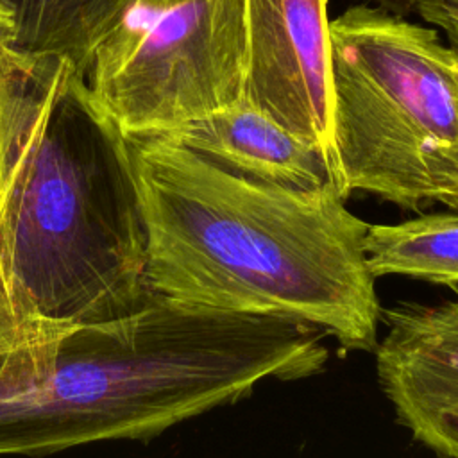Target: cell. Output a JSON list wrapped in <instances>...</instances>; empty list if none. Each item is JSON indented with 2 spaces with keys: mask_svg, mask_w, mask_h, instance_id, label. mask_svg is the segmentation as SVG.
Returning <instances> with one entry per match:
<instances>
[{
  "mask_svg": "<svg viewBox=\"0 0 458 458\" xmlns=\"http://www.w3.org/2000/svg\"><path fill=\"white\" fill-rule=\"evenodd\" d=\"M363 249L372 277L403 274L437 284H458V213L369 224Z\"/></svg>",
  "mask_w": 458,
  "mask_h": 458,
  "instance_id": "cell-9",
  "label": "cell"
},
{
  "mask_svg": "<svg viewBox=\"0 0 458 458\" xmlns=\"http://www.w3.org/2000/svg\"><path fill=\"white\" fill-rule=\"evenodd\" d=\"M243 0H131L86 84L127 138L163 136L242 97Z\"/></svg>",
  "mask_w": 458,
  "mask_h": 458,
  "instance_id": "cell-5",
  "label": "cell"
},
{
  "mask_svg": "<svg viewBox=\"0 0 458 458\" xmlns=\"http://www.w3.org/2000/svg\"><path fill=\"white\" fill-rule=\"evenodd\" d=\"M127 140L84 73L0 48V354L147 306Z\"/></svg>",
  "mask_w": 458,
  "mask_h": 458,
  "instance_id": "cell-1",
  "label": "cell"
},
{
  "mask_svg": "<svg viewBox=\"0 0 458 458\" xmlns=\"http://www.w3.org/2000/svg\"><path fill=\"white\" fill-rule=\"evenodd\" d=\"M326 336L295 318L154 295L120 320L0 354V454L154 438L263 379L322 372Z\"/></svg>",
  "mask_w": 458,
  "mask_h": 458,
  "instance_id": "cell-3",
  "label": "cell"
},
{
  "mask_svg": "<svg viewBox=\"0 0 458 458\" xmlns=\"http://www.w3.org/2000/svg\"><path fill=\"white\" fill-rule=\"evenodd\" d=\"M13 30H14L13 14L7 9V5L0 0V48L9 47V43L13 39Z\"/></svg>",
  "mask_w": 458,
  "mask_h": 458,
  "instance_id": "cell-14",
  "label": "cell"
},
{
  "mask_svg": "<svg viewBox=\"0 0 458 458\" xmlns=\"http://www.w3.org/2000/svg\"><path fill=\"white\" fill-rule=\"evenodd\" d=\"M413 13L444 32L449 47L458 54V0H422Z\"/></svg>",
  "mask_w": 458,
  "mask_h": 458,
  "instance_id": "cell-12",
  "label": "cell"
},
{
  "mask_svg": "<svg viewBox=\"0 0 458 458\" xmlns=\"http://www.w3.org/2000/svg\"><path fill=\"white\" fill-rule=\"evenodd\" d=\"M361 4H369L374 7H379L386 13H392L395 16H408L415 11V7L422 2V0H360Z\"/></svg>",
  "mask_w": 458,
  "mask_h": 458,
  "instance_id": "cell-13",
  "label": "cell"
},
{
  "mask_svg": "<svg viewBox=\"0 0 458 458\" xmlns=\"http://www.w3.org/2000/svg\"><path fill=\"white\" fill-rule=\"evenodd\" d=\"M383 392L417 440L458 458V377L426 367L376 358Z\"/></svg>",
  "mask_w": 458,
  "mask_h": 458,
  "instance_id": "cell-10",
  "label": "cell"
},
{
  "mask_svg": "<svg viewBox=\"0 0 458 458\" xmlns=\"http://www.w3.org/2000/svg\"><path fill=\"white\" fill-rule=\"evenodd\" d=\"M242 97L318 145L333 166L327 0H243Z\"/></svg>",
  "mask_w": 458,
  "mask_h": 458,
  "instance_id": "cell-6",
  "label": "cell"
},
{
  "mask_svg": "<svg viewBox=\"0 0 458 458\" xmlns=\"http://www.w3.org/2000/svg\"><path fill=\"white\" fill-rule=\"evenodd\" d=\"M154 295L295 318L347 351H374L383 315L369 224L335 184L290 188L231 174L168 136L127 138Z\"/></svg>",
  "mask_w": 458,
  "mask_h": 458,
  "instance_id": "cell-2",
  "label": "cell"
},
{
  "mask_svg": "<svg viewBox=\"0 0 458 458\" xmlns=\"http://www.w3.org/2000/svg\"><path fill=\"white\" fill-rule=\"evenodd\" d=\"M163 136L242 177L302 190L335 184L324 148L243 98Z\"/></svg>",
  "mask_w": 458,
  "mask_h": 458,
  "instance_id": "cell-7",
  "label": "cell"
},
{
  "mask_svg": "<svg viewBox=\"0 0 458 458\" xmlns=\"http://www.w3.org/2000/svg\"><path fill=\"white\" fill-rule=\"evenodd\" d=\"M376 358L411 363L458 377V299L437 306L404 304L385 313Z\"/></svg>",
  "mask_w": 458,
  "mask_h": 458,
  "instance_id": "cell-11",
  "label": "cell"
},
{
  "mask_svg": "<svg viewBox=\"0 0 458 458\" xmlns=\"http://www.w3.org/2000/svg\"><path fill=\"white\" fill-rule=\"evenodd\" d=\"M13 14L7 48L72 63L81 73L131 0H2Z\"/></svg>",
  "mask_w": 458,
  "mask_h": 458,
  "instance_id": "cell-8",
  "label": "cell"
},
{
  "mask_svg": "<svg viewBox=\"0 0 458 458\" xmlns=\"http://www.w3.org/2000/svg\"><path fill=\"white\" fill-rule=\"evenodd\" d=\"M333 182L404 209L458 208V54L369 4L329 21Z\"/></svg>",
  "mask_w": 458,
  "mask_h": 458,
  "instance_id": "cell-4",
  "label": "cell"
}]
</instances>
